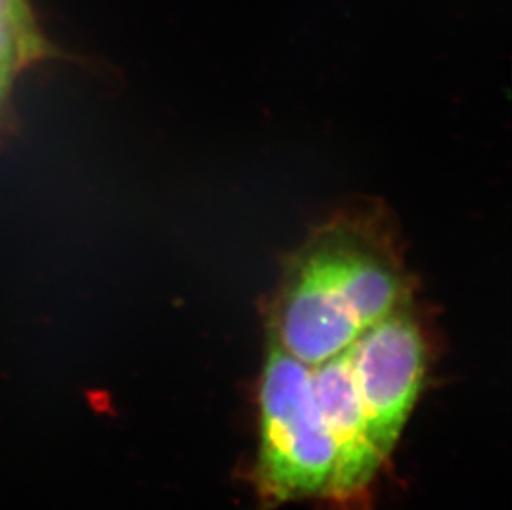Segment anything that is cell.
<instances>
[{
  "label": "cell",
  "instance_id": "52a82bcc",
  "mask_svg": "<svg viewBox=\"0 0 512 510\" xmlns=\"http://www.w3.org/2000/svg\"><path fill=\"white\" fill-rule=\"evenodd\" d=\"M10 68L0 67V106L4 105L5 98L9 95L10 80H12Z\"/></svg>",
  "mask_w": 512,
  "mask_h": 510
},
{
  "label": "cell",
  "instance_id": "6da1fadb",
  "mask_svg": "<svg viewBox=\"0 0 512 510\" xmlns=\"http://www.w3.org/2000/svg\"><path fill=\"white\" fill-rule=\"evenodd\" d=\"M405 302V277L392 255L339 224L315 239L290 270L272 340L314 368L339 357Z\"/></svg>",
  "mask_w": 512,
  "mask_h": 510
},
{
  "label": "cell",
  "instance_id": "5b68a950",
  "mask_svg": "<svg viewBox=\"0 0 512 510\" xmlns=\"http://www.w3.org/2000/svg\"><path fill=\"white\" fill-rule=\"evenodd\" d=\"M44 53V40L40 39L34 20L0 19V67L15 70Z\"/></svg>",
  "mask_w": 512,
  "mask_h": 510
},
{
  "label": "cell",
  "instance_id": "277c9868",
  "mask_svg": "<svg viewBox=\"0 0 512 510\" xmlns=\"http://www.w3.org/2000/svg\"><path fill=\"white\" fill-rule=\"evenodd\" d=\"M315 400L335 446L334 476L325 496L352 504L385 461L372 436L345 352L312 368Z\"/></svg>",
  "mask_w": 512,
  "mask_h": 510
},
{
  "label": "cell",
  "instance_id": "7a4b0ae2",
  "mask_svg": "<svg viewBox=\"0 0 512 510\" xmlns=\"http://www.w3.org/2000/svg\"><path fill=\"white\" fill-rule=\"evenodd\" d=\"M334 467V441L315 400L312 366L272 340L261 383L262 496L272 504L325 496Z\"/></svg>",
  "mask_w": 512,
  "mask_h": 510
},
{
  "label": "cell",
  "instance_id": "3957f363",
  "mask_svg": "<svg viewBox=\"0 0 512 510\" xmlns=\"http://www.w3.org/2000/svg\"><path fill=\"white\" fill-rule=\"evenodd\" d=\"M372 436L387 458L420 395L426 345L415 318L401 307L368 327L345 350Z\"/></svg>",
  "mask_w": 512,
  "mask_h": 510
},
{
  "label": "cell",
  "instance_id": "8992f818",
  "mask_svg": "<svg viewBox=\"0 0 512 510\" xmlns=\"http://www.w3.org/2000/svg\"><path fill=\"white\" fill-rule=\"evenodd\" d=\"M0 19L30 20L34 17L30 14L27 0H0Z\"/></svg>",
  "mask_w": 512,
  "mask_h": 510
}]
</instances>
